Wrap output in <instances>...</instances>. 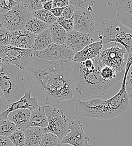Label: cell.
<instances>
[{
  "mask_svg": "<svg viewBox=\"0 0 132 146\" xmlns=\"http://www.w3.org/2000/svg\"><path fill=\"white\" fill-rule=\"evenodd\" d=\"M75 11V9L69 4V5L65 8L64 10L61 18H62L69 19H71L74 15V13Z\"/></svg>",
  "mask_w": 132,
  "mask_h": 146,
  "instance_id": "836d02e7",
  "label": "cell"
},
{
  "mask_svg": "<svg viewBox=\"0 0 132 146\" xmlns=\"http://www.w3.org/2000/svg\"><path fill=\"white\" fill-rule=\"evenodd\" d=\"M69 4L72 5L75 10H87L92 11L93 6L96 1L94 0H70Z\"/></svg>",
  "mask_w": 132,
  "mask_h": 146,
  "instance_id": "4316f807",
  "label": "cell"
},
{
  "mask_svg": "<svg viewBox=\"0 0 132 146\" xmlns=\"http://www.w3.org/2000/svg\"><path fill=\"white\" fill-rule=\"evenodd\" d=\"M7 138L14 146H24L25 135L23 131L17 130Z\"/></svg>",
  "mask_w": 132,
  "mask_h": 146,
  "instance_id": "f546056e",
  "label": "cell"
},
{
  "mask_svg": "<svg viewBox=\"0 0 132 146\" xmlns=\"http://www.w3.org/2000/svg\"><path fill=\"white\" fill-rule=\"evenodd\" d=\"M32 94V91L28 90L25 92L24 96L18 101L8 105V109L7 110L0 114V121L8 119V115L11 112L16 110L26 109L32 111L37 109L39 106L38 104V100L34 96L31 97Z\"/></svg>",
  "mask_w": 132,
  "mask_h": 146,
  "instance_id": "4fadbf2b",
  "label": "cell"
},
{
  "mask_svg": "<svg viewBox=\"0 0 132 146\" xmlns=\"http://www.w3.org/2000/svg\"><path fill=\"white\" fill-rule=\"evenodd\" d=\"M3 28V27L2 26V25L1 24V23H0V28Z\"/></svg>",
  "mask_w": 132,
  "mask_h": 146,
  "instance_id": "b9f144b4",
  "label": "cell"
},
{
  "mask_svg": "<svg viewBox=\"0 0 132 146\" xmlns=\"http://www.w3.org/2000/svg\"><path fill=\"white\" fill-rule=\"evenodd\" d=\"M94 42L91 33H83L74 31L67 33L65 45L75 54Z\"/></svg>",
  "mask_w": 132,
  "mask_h": 146,
  "instance_id": "7c38bea8",
  "label": "cell"
},
{
  "mask_svg": "<svg viewBox=\"0 0 132 146\" xmlns=\"http://www.w3.org/2000/svg\"><path fill=\"white\" fill-rule=\"evenodd\" d=\"M36 36L25 29L11 32L10 45L21 49H32Z\"/></svg>",
  "mask_w": 132,
  "mask_h": 146,
  "instance_id": "9a60e30c",
  "label": "cell"
},
{
  "mask_svg": "<svg viewBox=\"0 0 132 146\" xmlns=\"http://www.w3.org/2000/svg\"><path fill=\"white\" fill-rule=\"evenodd\" d=\"M61 141L56 135L46 133L43 134L39 146H61Z\"/></svg>",
  "mask_w": 132,
  "mask_h": 146,
  "instance_id": "83f0119b",
  "label": "cell"
},
{
  "mask_svg": "<svg viewBox=\"0 0 132 146\" xmlns=\"http://www.w3.org/2000/svg\"><path fill=\"white\" fill-rule=\"evenodd\" d=\"M73 31L83 33H91L95 28L94 20L91 12L87 10H75Z\"/></svg>",
  "mask_w": 132,
  "mask_h": 146,
  "instance_id": "5bb4252c",
  "label": "cell"
},
{
  "mask_svg": "<svg viewBox=\"0 0 132 146\" xmlns=\"http://www.w3.org/2000/svg\"><path fill=\"white\" fill-rule=\"evenodd\" d=\"M32 49H21L10 45L0 46V59L2 63L13 65L24 70L33 58Z\"/></svg>",
  "mask_w": 132,
  "mask_h": 146,
  "instance_id": "ba28073f",
  "label": "cell"
},
{
  "mask_svg": "<svg viewBox=\"0 0 132 146\" xmlns=\"http://www.w3.org/2000/svg\"><path fill=\"white\" fill-rule=\"evenodd\" d=\"M19 3H21L20 0H0V14H4L10 11Z\"/></svg>",
  "mask_w": 132,
  "mask_h": 146,
  "instance_id": "4dcf8cb0",
  "label": "cell"
},
{
  "mask_svg": "<svg viewBox=\"0 0 132 146\" xmlns=\"http://www.w3.org/2000/svg\"><path fill=\"white\" fill-rule=\"evenodd\" d=\"M1 65H2V61H1V60L0 59V69H1Z\"/></svg>",
  "mask_w": 132,
  "mask_h": 146,
  "instance_id": "60d3db41",
  "label": "cell"
},
{
  "mask_svg": "<svg viewBox=\"0 0 132 146\" xmlns=\"http://www.w3.org/2000/svg\"><path fill=\"white\" fill-rule=\"evenodd\" d=\"M103 66L98 56L82 62L73 61L75 88L73 101H87L99 98L115 84L105 82L101 78L100 69Z\"/></svg>",
  "mask_w": 132,
  "mask_h": 146,
  "instance_id": "7a4b0ae2",
  "label": "cell"
},
{
  "mask_svg": "<svg viewBox=\"0 0 132 146\" xmlns=\"http://www.w3.org/2000/svg\"><path fill=\"white\" fill-rule=\"evenodd\" d=\"M31 116V111L26 109L16 110L8 115V120L13 122L18 130L24 131L28 127Z\"/></svg>",
  "mask_w": 132,
  "mask_h": 146,
  "instance_id": "ac0fdd59",
  "label": "cell"
},
{
  "mask_svg": "<svg viewBox=\"0 0 132 146\" xmlns=\"http://www.w3.org/2000/svg\"><path fill=\"white\" fill-rule=\"evenodd\" d=\"M44 110L48 120V126L42 129L43 133H51L54 134L62 141L70 132L69 119L62 110L52 108L48 105L44 106Z\"/></svg>",
  "mask_w": 132,
  "mask_h": 146,
  "instance_id": "52a82bcc",
  "label": "cell"
},
{
  "mask_svg": "<svg viewBox=\"0 0 132 146\" xmlns=\"http://www.w3.org/2000/svg\"><path fill=\"white\" fill-rule=\"evenodd\" d=\"M0 146H14L7 137L0 135Z\"/></svg>",
  "mask_w": 132,
  "mask_h": 146,
  "instance_id": "8d00e7d4",
  "label": "cell"
},
{
  "mask_svg": "<svg viewBox=\"0 0 132 146\" xmlns=\"http://www.w3.org/2000/svg\"><path fill=\"white\" fill-rule=\"evenodd\" d=\"M103 47L101 41L94 42L83 48L82 51L76 53L73 61L82 62L87 60H92L97 57Z\"/></svg>",
  "mask_w": 132,
  "mask_h": 146,
  "instance_id": "e0dca14e",
  "label": "cell"
},
{
  "mask_svg": "<svg viewBox=\"0 0 132 146\" xmlns=\"http://www.w3.org/2000/svg\"><path fill=\"white\" fill-rule=\"evenodd\" d=\"M27 83L24 70L15 65L2 62L0 69V88L8 105L18 101L24 96L28 90L26 88Z\"/></svg>",
  "mask_w": 132,
  "mask_h": 146,
  "instance_id": "277c9868",
  "label": "cell"
},
{
  "mask_svg": "<svg viewBox=\"0 0 132 146\" xmlns=\"http://www.w3.org/2000/svg\"><path fill=\"white\" fill-rule=\"evenodd\" d=\"M119 44L113 43L102 48L98 55L102 64L113 68L117 74L125 72L129 55L125 48Z\"/></svg>",
  "mask_w": 132,
  "mask_h": 146,
  "instance_id": "8992f818",
  "label": "cell"
},
{
  "mask_svg": "<svg viewBox=\"0 0 132 146\" xmlns=\"http://www.w3.org/2000/svg\"><path fill=\"white\" fill-rule=\"evenodd\" d=\"M126 72H125L121 88L115 96L102 100L100 98L87 101H73L75 114L80 117L111 120L124 114L129 109V95L125 88Z\"/></svg>",
  "mask_w": 132,
  "mask_h": 146,
  "instance_id": "3957f363",
  "label": "cell"
},
{
  "mask_svg": "<svg viewBox=\"0 0 132 146\" xmlns=\"http://www.w3.org/2000/svg\"><path fill=\"white\" fill-rule=\"evenodd\" d=\"M42 4H43V9L50 11L52 9V2L53 1L52 0H42Z\"/></svg>",
  "mask_w": 132,
  "mask_h": 146,
  "instance_id": "74e56055",
  "label": "cell"
},
{
  "mask_svg": "<svg viewBox=\"0 0 132 146\" xmlns=\"http://www.w3.org/2000/svg\"><path fill=\"white\" fill-rule=\"evenodd\" d=\"M32 18V13L26 10L21 3H19L10 11L0 14V23L10 32H15L24 30L25 23Z\"/></svg>",
  "mask_w": 132,
  "mask_h": 146,
  "instance_id": "9c48e42d",
  "label": "cell"
},
{
  "mask_svg": "<svg viewBox=\"0 0 132 146\" xmlns=\"http://www.w3.org/2000/svg\"><path fill=\"white\" fill-rule=\"evenodd\" d=\"M34 57L49 61H58L73 60L75 53L65 45L52 43L45 50L41 51H34Z\"/></svg>",
  "mask_w": 132,
  "mask_h": 146,
  "instance_id": "30bf717a",
  "label": "cell"
},
{
  "mask_svg": "<svg viewBox=\"0 0 132 146\" xmlns=\"http://www.w3.org/2000/svg\"><path fill=\"white\" fill-rule=\"evenodd\" d=\"M97 33L103 46L116 43L124 47L128 54H132V31L117 19L102 20Z\"/></svg>",
  "mask_w": 132,
  "mask_h": 146,
  "instance_id": "5b68a950",
  "label": "cell"
},
{
  "mask_svg": "<svg viewBox=\"0 0 132 146\" xmlns=\"http://www.w3.org/2000/svg\"><path fill=\"white\" fill-rule=\"evenodd\" d=\"M125 88L128 94L132 93V53L129 54L125 68Z\"/></svg>",
  "mask_w": 132,
  "mask_h": 146,
  "instance_id": "484cf974",
  "label": "cell"
},
{
  "mask_svg": "<svg viewBox=\"0 0 132 146\" xmlns=\"http://www.w3.org/2000/svg\"><path fill=\"white\" fill-rule=\"evenodd\" d=\"M50 32L52 39L53 43L60 45H65L67 32L56 21L49 25Z\"/></svg>",
  "mask_w": 132,
  "mask_h": 146,
  "instance_id": "7402d4cb",
  "label": "cell"
},
{
  "mask_svg": "<svg viewBox=\"0 0 132 146\" xmlns=\"http://www.w3.org/2000/svg\"><path fill=\"white\" fill-rule=\"evenodd\" d=\"M69 5L68 0H54L52 2V9L54 8H64Z\"/></svg>",
  "mask_w": 132,
  "mask_h": 146,
  "instance_id": "d590c367",
  "label": "cell"
},
{
  "mask_svg": "<svg viewBox=\"0 0 132 146\" xmlns=\"http://www.w3.org/2000/svg\"><path fill=\"white\" fill-rule=\"evenodd\" d=\"M11 32L5 28H0V46H8L10 44Z\"/></svg>",
  "mask_w": 132,
  "mask_h": 146,
  "instance_id": "d6a6232c",
  "label": "cell"
},
{
  "mask_svg": "<svg viewBox=\"0 0 132 146\" xmlns=\"http://www.w3.org/2000/svg\"><path fill=\"white\" fill-rule=\"evenodd\" d=\"M25 135L24 146H39L42 136V129L39 127H29L24 131Z\"/></svg>",
  "mask_w": 132,
  "mask_h": 146,
  "instance_id": "ffe728a7",
  "label": "cell"
},
{
  "mask_svg": "<svg viewBox=\"0 0 132 146\" xmlns=\"http://www.w3.org/2000/svg\"><path fill=\"white\" fill-rule=\"evenodd\" d=\"M8 109V104L0 88V114L6 111Z\"/></svg>",
  "mask_w": 132,
  "mask_h": 146,
  "instance_id": "e575fe53",
  "label": "cell"
},
{
  "mask_svg": "<svg viewBox=\"0 0 132 146\" xmlns=\"http://www.w3.org/2000/svg\"><path fill=\"white\" fill-rule=\"evenodd\" d=\"M17 130L16 125L11 121L8 119L0 121V135L8 137Z\"/></svg>",
  "mask_w": 132,
  "mask_h": 146,
  "instance_id": "d4e9b609",
  "label": "cell"
},
{
  "mask_svg": "<svg viewBox=\"0 0 132 146\" xmlns=\"http://www.w3.org/2000/svg\"><path fill=\"white\" fill-rule=\"evenodd\" d=\"M129 95V108L132 109V93L128 94Z\"/></svg>",
  "mask_w": 132,
  "mask_h": 146,
  "instance_id": "ab89813d",
  "label": "cell"
},
{
  "mask_svg": "<svg viewBox=\"0 0 132 146\" xmlns=\"http://www.w3.org/2000/svg\"><path fill=\"white\" fill-rule=\"evenodd\" d=\"M115 3L117 20L132 31V0L117 1Z\"/></svg>",
  "mask_w": 132,
  "mask_h": 146,
  "instance_id": "2e32d148",
  "label": "cell"
},
{
  "mask_svg": "<svg viewBox=\"0 0 132 146\" xmlns=\"http://www.w3.org/2000/svg\"><path fill=\"white\" fill-rule=\"evenodd\" d=\"M21 3L31 13L36 11L43 9V4L42 0H26L21 1Z\"/></svg>",
  "mask_w": 132,
  "mask_h": 146,
  "instance_id": "f1b7e54d",
  "label": "cell"
},
{
  "mask_svg": "<svg viewBox=\"0 0 132 146\" xmlns=\"http://www.w3.org/2000/svg\"><path fill=\"white\" fill-rule=\"evenodd\" d=\"M53 43L49 29L36 36L32 50L34 51H41Z\"/></svg>",
  "mask_w": 132,
  "mask_h": 146,
  "instance_id": "44dd1931",
  "label": "cell"
},
{
  "mask_svg": "<svg viewBox=\"0 0 132 146\" xmlns=\"http://www.w3.org/2000/svg\"><path fill=\"white\" fill-rule=\"evenodd\" d=\"M57 22L60 26H61L66 31L67 33H69L73 31L74 17L69 19L62 18L60 17L57 19Z\"/></svg>",
  "mask_w": 132,
  "mask_h": 146,
  "instance_id": "1f68e13d",
  "label": "cell"
},
{
  "mask_svg": "<svg viewBox=\"0 0 132 146\" xmlns=\"http://www.w3.org/2000/svg\"><path fill=\"white\" fill-rule=\"evenodd\" d=\"M73 64V60L49 61L33 57L24 73L34 97L47 105L72 99Z\"/></svg>",
  "mask_w": 132,
  "mask_h": 146,
  "instance_id": "6da1fadb",
  "label": "cell"
},
{
  "mask_svg": "<svg viewBox=\"0 0 132 146\" xmlns=\"http://www.w3.org/2000/svg\"><path fill=\"white\" fill-rule=\"evenodd\" d=\"M48 126V120L44 110V106H39L32 111H31V116L29 127H39L42 129L46 128Z\"/></svg>",
  "mask_w": 132,
  "mask_h": 146,
  "instance_id": "d6986e66",
  "label": "cell"
},
{
  "mask_svg": "<svg viewBox=\"0 0 132 146\" xmlns=\"http://www.w3.org/2000/svg\"><path fill=\"white\" fill-rule=\"evenodd\" d=\"M48 28L49 24L45 23L37 19L32 18L29 19L25 23L24 29L33 33L35 35H38L48 29Z\"/></svg>",
  "mask_w": 132,
  "mask_h": 146,
  "instance_id": "603a6c76",
  "label": "cell"
},
{
  "mask_svg": "<svg viewBox=\"0 0 132 146\" xmlns=\"http://www.w3.org/2000/svg\"><path fill=\"white\" fill-rule=\"evenodd\" d=\"M65 7L64 8H54L52 9L50 11L51 13L56 17L57 18H58L60 17H61L62 13L64 11V10L65 9Z\"/></svg>",
  "mask_w": 132,
  "mask_h": 146,
  "instance_id": "f35d334b",
  "label": "cell"
},
{
  "mask_svg": "<svg viewBox=\"0 0 132 146\" xmlns=\"http://www.w3.org/2000/svg\"><path fill=\"white\" fill-rule=\"evenodd\" d=\"M32 18L37 19L49 25L57 21V19L50 11L46 10L43 9L32 13Z\"/></svg>",
  "mask_w": 132,
  "mask_h": 146,
  "instance_id": "cb8c5ba5",
  "label": "cell"
},
{
  "mask_svg": "<svg viewBox=\"0 0 132 146\" xmlns=\"http://www.w3.org/2000/svg\"><path fill=\"white\" fill-rule=\"evenodd\" d=\"M63 146H71V145H67V144H65V145H64Z\"/></svg>",
  "mask_w": 132,
  "mask_h": 146,
  "instance_id": "7bdbcfd3",
  "label": "cell"
},
{
  "mask_svg": "<svg viewBox=\"0 0 132 146\" xmlns=\"http://www.w3.org/2000/svg\"><path fill=\"white\" fill-rule=\"evenodd\" d=\"M69 133L61 141V145L72 146H91L89 144L90 138L85 133V128L78 120H72L69 123Z\"/></svg>",
  "mask_w": 132,
  "mask_h": 146,
  "instance_id": "8fae6325",
  "label": "cell"
}]
</instances>
